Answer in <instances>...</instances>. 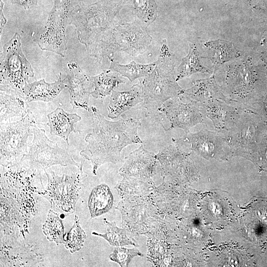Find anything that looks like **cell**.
<instances>
[{"label": "cell", "mask_w": 267, "mask_h": 267, "mask_svg": "<svg viewBox=\"0 0 267 267\" xmlns=\"http://www.w3.org/2000/svg\"><path fill=\"white\" fill-rule=\"evenodd\" d=\"M152 40L144 27L136 23H125L118 20L111 35L109 54L123 51L132 56L145 52Z\"/></svg>", "instance_id": "cell-10"}, {"label": "cell", "mask_w": 267, "mask_h": 267, "mask_svg": "<svg viewBox=\"0 0 267 267\" xmlns=\"http://www.w3.org/2000/svg\"><path fill=\"white\" fill-rule=\"evenodd\" d=\"M90 78L94 86L91 95L95 98L103 99L111 94L114 88L119 84L125 83L120 78L118 73L109 69Z\"/></svg>", "instance_id": "cell-25"}, {"label": "cell", "mask_w": 267, "mask_h": 267, "mask_svg": "<svg viewBox=\"0 0 267 267\" xmlns=\"http://www.w3.org/2000/svg\"><path fill=\"white\" fill-rule=\"evenodd\" d=\"M177 146L188 147L205 157H214L227 146L224 137L217 132L201 130L196 133L190 132L179 138H173Z\"/></svg>", "instance_id": "cell-13"}, {"label": "cell", "mask_w": 267, "mask_h": 267, "mask_svg": "<svg viewBox=\"0 0 267 267\" xmlns=\"http://www.w3.org/2000/svg\"><path fill=\"white\" fill-rule=\"evenodd\" d=\"M47 178L46 187L39 194L47 199L51 210L59 215L67 216L75 211L82 190V167L71 175L59 176L51 169L44 171Z\"/></svg>", "instance_id": "cell-6"}, {"label": "cell", "mask_w": 267, "mask_h": 267, "mask_svg": "<svg viewBox=\"0 0 267 267\" xmlns=\"http://www.w3.org/2000/svg\"><path fill=\"white\" fill-rule=\"evenodd\" d=\"M113 205V197L109 186L104 183L95 186L88 200L91 218L107 213Z\"/></svg>", "instance_id": "cell-24"}, {"label": "cell", "mask_w": 267, "mask_h": 267, "mask_svg": "<svg viewBox=\"0 0 267 267\" xmlns=\"http://www.w3.org/2000/svg\"><path fill=\"white\" fill-rule=\"evenodd\" d=\"M136 16L145 25L153 22L157 16V6L155 0H132Z\"/></svg>", "instance_id": "cell-30"}, {"label": "cell", "mask_w": 267, "mask_h": 267, "mask_svg": "<svg viewBox=\"0 0 267 267\" xmlns=\"http://www.w3.org/2000/svg\"><path fill=\"white\" fill-rule=\"evenodd\" d=\"M34 76L33 69L22 50L21 37L16 33L4 44L0 54V90L23 94L29 79Z\"/></svg>", "instance_id": "cell-5"}, {"label": "cell", "mask_w": 267, "mask_h": 267, "mask_svg": "<svg viewBox=\"0 0 267 267\" xmlns=\"http://www.w3.org/2000/svg\"><path fill=\"white\" fill-rule=\"evenodd\" d=\"M181 95L199 103L214 100H222L231 103L223 94L214 76L208 79L196 81L191 88L184 89Z\"/></svg>", "instance_id": "cell-16"}, {"label": "cell", "mask_w": 267, "mask_h": 267, "mask_svg": "<svg viewBox=\"0 0 267 267\" xmlns=\"http://www.w3.org/2000/svg\"><path fill=\"white\" fill-rule=\"evenodd\" d=\"M143 97L139 83L134 85L130 90L119 91L113 90L107 106L108 117L116 119L121 114L143 102Z\"/></svg>", "instance_id": "cell-17"}, {"label": "cell", "mask_w": 267, "mask_h": 267, "mask_svg": "<svg viewBox=\"0 0 267 267\" xmlns=\"http://www.w3.org/2000/svg\"><path fill=\"white\" fill-rule=\"evenodd\" d=\"M65 87V81L61 79L60 73L57 80L52 83H48L44 79L28 83L23 89V94L28 102L34 101L47 102L55 98Z\"/></svg>", "instance_id": "cell-18"}, {"label": "cell", "mask_w": 267, "mask_h": 267, "mask_svg": "<svg viewBox=\"0 0 267 267\" xmlns=\"http://www.w3.org/2000/svg\"><path fill=\"white\" fill-rule=\"evenodd\" d=\"M198 72L211 73L212 71L202 64L196 45L189 44V52L182 59L178 68L176 81H178Z\"/></svg>", "instance_id": "cell-27"}, {"label": "cell", "mask_w": 267, "mask_h": 267, "mask_svg": "<svg viewBox=\"0 0 267 267\" xmlns=\"http://www.w3.org/2000/svg\"><path fill=\"white\" fill-rule=\"evenodd\" d=\"M100 6L93 5L85 11L77 12L71 22L88 54L99 59L106 56L113 28L118 20L115 19L118 9Z\"/></svg>", "instance_id": "cell-3"}, {"label": "cell", "mask_w": 267, "mask_h": 267, "mask_svg": "<svg viewBox=\"0 0 267 267\" xmlns=\"http://www.w3.org/2000/svg\"><path fill=\"white\" fill-rule=\"evenodd\" d=\"M208 56L215 70L221 64L237 58L240 55L233 44L229 42L217 40L206 42Z\"/></svg>", "instance_id": "cell-23"}, {"label": "cell", "mask_w": 267, "mask_h": 267, "mask_svg": "<svg viewBox=\"0 0 267 267\" xmlns=\"http://www.w3.org/2000/svg\"><path fill=\"white\" fill-rule=\"evenodd\" d=\"M199 105L204 118H208L212 121L215 130L218 133L224 134L227 132L241 112L245 110L222 100L199 103Z\"/></svg>", "instance_id": "cell-14"}, {"label": "cell", "mask_w": 267, "mask_h": 267, "mask_svg": "<svg viewBox=\"0 0 267 267\" xmlns=\"http://www.w3.org/2000/svg\"><path fill=\"white\" fill-rule=\"evenodd\" d=\"M267 133V123L252 111L245 109L224 137L231 152L256 154Z\"/></svg>", "instance_id": "cell-7"}, {"label": "cell", "mask_w": 267, "mask_h": 267, "mask_svg": "<svg viewBox=\"0 0 267 267\" xmlns=\"http://www.w3.org/2000/svg\"><path fill=\"white\" fill-rule=\"evenodd\" d=\"M103 221L106 226L107 231L105 233L92 232L93 235L103 238L111 246L114 247H122L127 245L138 246L134 240L127 236V230L125 228L118 227L115 222H109L106 219H104Z\"/></svg>", "instance_id": "cell-28"}, {"label": "cell", "mask_w": 267, "mask_h": 267, "mask_svg": "<svg viewBox=\"0 0 267 267\" xmlns=\"http://www.w3.org/2000/svg\"><path fill=\"white\" fill-rule=\"evenodd\" d=\"M182 97L186 102H183L179 95L167 100L159 109L170 122V127L167 131L179 128L187 133L190 128L204 121L199 103Z\"/></svg>", "instance_id": "cell-11"}, {"label": "cell", "mask_w": 267, "mask_h": 267, "mask_svg": "<svg viewBox=\"0 0 267 267\" xmlns=\"http://www.w3.org/2000/svg\"><path fill=\"white\" fill-rule=\"evenodd\" d=\"M42 230L49 241L54 242L57 245L64 243V228L62 221L59 215L51 209L48 212Z\"/></svg>", "instance_id": "cell-29"}, {"label": "cell", "mask_w": 267, "mask_h": 267, "mask_svg": "<svg viewBox=\"0 0 267 267\" xmlns=\"http://www.w3.org/2000/svg\"><path fill=\"white\" fill-rule=\"evenodd\" d=\"M175 65L174 55L170 51L166 40H163L155 68L149 75L139 80L143 97L140 108L146 117L160 121L159 109L162 104L183 93L184 89L174 76Z\"/></svg>", "instance_id": "cell-2"}, {"label": "cell", "mask_w": 267, "mask_h": 267, "mask_svg": "<svg viewBox=\"0 0 267 267\" xmlns=\"http://www.w3.org/2000/svg\"><path fill=\"white\" fill-rule=\"evenodd\" d=\"M2 7H3V4L1 5V6H0V35H1V33H2V29L3 28V27L4 26V25H5V24L6 23V19L5 18V17H4V15L3 14V12H2Z\"/></svg>", "instance_id": "cell-34"}, {"label": "cell", "mask_w": 267, "mask_h": 267, "mask_svg": "<svg viewBox=\"0 0 267 267\" xmlns=\"http://www.w3.org/2000/svg\"><path fill=\"white\" fill-rule=\"evenodd\" d=\"M156 156L161 164V174L164 178L176 173L187 171V155L181 153L177 145L175 147L170 145L160 150Z\"/></svg>", "instance_id": "cell-21"}, {"label": "cell", "mask_w": 267, "mask_h": 267, "mask_svg": "<svg viewBox=\"0 0 267 267\" xmlns=\"http://www.w3.org/2000/svg\"><path fill=\"white\" fill-rule=\"evenodd\" d=\"M143 256L136 248L128 249L122 247H115L113 252L109 255V259L111 261L118 263L120 267H126L129 266L134 257Z\"/></svg>", "instance_id": "cell-32"}, {"label": "cell", "mask_w": 267, "mask_h": 267, "mask_svg": "<svg viewBox=\"0 0 267 267\" xmlns=\"http://www.w3.org/2000/svg\"><path fill=\"white\" fill-rule=\"evenodd\" d=\"M36 125L34 116L29 110L19 120L0 123V161L1 167L20 163L28 152V140Z\"/></svg>", "instance_id": "cell-9"}, {"label": "cell", "mask_w": 267, "mask_h": 267, "mask_svg": "<svg viewBox=\"0 0 267 267\" xmlns=\"http://www.w3.org/2000/svg\"><path fill=\"white\" fill-rule=\"evenodd\" d=\"M47 117L50 134L62 138L68 145L71 133L79 132L75 130L74 125L81 120V117L76 113H67L60 108H57Z\"/></svg>", "instance_id": "cell-19"}, {"label": "cell", "mask_w": 267, "mask_h": 267, "mask_svg": "<svg viewBox=\"0 0 267 267\" xmlns=\"http://www.w3.org/2000/svg\"><path fill=\"white\" fill-rule=\"evenodd\" d=\"M108 58L110 61L109 70L127 78L131 82L137 78L149 75L153 70L156 63V61L150 64H141L133 61L128 64L122 65L112 58Z\"/></svg>", "instance_id": "cell-26"}, {"label": "cell", "mask_w": 267, "mask_h": 267, "mask_svg": "<svg viewBox=\"0 0 267 267\" xmlns=\"http://www.w3.org/2000/svg\"><path fill=\"white\" fill-rule=\"evenodd\" d=\"M0 123L14 117L22 118L30 110L28 102L20 93L0 90Z\"/></svg>", "instance_id": "cell-20"}, {"label": "cell", "mask_w": 267, "mask_h": 267, "mask_svg": "<svg viewBox=\"0 0 267 267\" xmlns=\"http://www.w3.org/2000/svg\"><path fill=\"white\" fill-rule=\"evenodd\" d=\"M152 179H144L133 177H123L116 187L122 198L150 196L155 188Z\"/></svg>", "instance_id": "cell-22"}, {"label": "cell", "mask_w": 267, "mask_h": 267, "mask_svg": "<svg viewBox=\"0 0 267 267\" xmlns=\"http://www.w3.org/2000/svg\"><path fill=\"white\" fill-rule=\"evenodd\" d=\"M157 160L154 153L148 151L141 145L125 157L119 174L123 177L152 179L156 174Z\"/></svg>", "instance_id": "cell-15"}, {"label": "cell", "mask_w": 267, "mask_h": 267, "mask_svg": "<svg viewBox=\"0 0 267 267\" xmlns=\"http://www.w3.org/2000/svg\"><path fill=\"white\" fill-rule=\"evenodd\" d=\"M86 238V233L80 225L78 217L75 215L74 224L67 234L64 246L71 253H74L83 247Z\"/></svg>", "instance_id": "cell-31"}, {"label": "cell", "mask_w": 267, "mask_h": 267, "mask_svg": "<svg viewBox=\"0 0 267 267\" xmlns=\"http://www.w3.org/2000/svg\"><path fill=\"white\" fill-rule=\"evenodd\" d=\"M248 109L267 123V91L263 94H256L249 103Z\"/></svg>", "instance_id": "cell-33"}, {"label": "cell", "mask_w": 267, "mask_h": 267, "mask_svg": "<svg viewBox=\"0 0 267 267\" xmlns=\"http://www.w3.org/2000/svg\"><path fill=\"white\" fill-rule=\"evenodd\" d=\"M67 67V74L64 80L69 90L73 109H83L90 112L89 99L94 86L90 76L87 75L75 62L68 63Z\"/></svg>", "instance_id": "cell-12"}, {"label": "cell", "mask_w": 267, "mask_h": 267, "mask_svg": "<svg viewBox=\"0 0 267 267\" xmlns=\"http://www.w3.org/2000/svg\"><path fill=\"white\" fill-rule=\"evenodd\" d=\"M33 138L27 153L24 156L21 164L36 173L45 171L53 165L62 166L73 165L78 168L82 164L76 162L68 152L50 140L44 129L36 125L33 128Z\"/></svg>", "instance_id": "cell-8"}, {"label": "cell", "mask_w": 267, "mask_h": 267, "mask_svg": "<svg viewBox=\"0 0 267 267\" xmlns=\"http://www.w3.org/2000/svg\"><path fill=\"white\" fill-rule=\"evenodd\" d=\"M116 209L121 212L126 230L162 240V212L150 196L123 198Z\"/></svg>", "instance_id": "cell-4"}, {"label": "cell", "mask_w": 267, "mask_h": 267, "mask_svg": "<svg viewBox=\"0 0 267 267\" xmlns=\"http://www.w3.org/2000/svg\"><path fill=\"white\" fill-rule=\"evenodd\" d=\"M90 110L92 130L86 136L87 145L80 155L91 163L92 174L96 175L102 164L123 162L121 153L126 146L142 143L137 133L141 123L139 119L132 117L108 121L95 107L91 106Z\"/></svg>", "instance_id": "cell-1"}]
</instances>
